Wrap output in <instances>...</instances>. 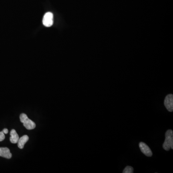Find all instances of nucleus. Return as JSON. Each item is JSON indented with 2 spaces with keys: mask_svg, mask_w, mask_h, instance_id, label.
<instances>
[{
  "mask_svg": "<svg viewBox=\"0 0 173 173\" xmlns=\"http://www.w3.org/2000/svg\"><path fill=\"white\" fill-rule=\"evenodd\" d=\"M163 148L167 151L173 149V131L171 129L168 130L166 133V139L163 144Z\"/></svg>",
  "mask_w": 173,
  "mask_h": 173,
  "instance_id": "f257e3e1",
  "label": "nucleus"
},
{
  "mask_svg": "<svg viewBox=\"0 0 173 173\" xmlns=\"http://www.w3.org/2000/svg\"><path fill=\"white\" fill-rule=\"evenodd\" d=\"M20 120L23 126L28 130H32L36 127V124L33 121L29 119L25 114H21L20 115Z\"/></svg>",
  "mask_w": 173,
  "mask_h": 173,
  "instance_id": "f03ea898",
  "label": "nucleus"
},
{
  "mask_svg": "<svg viewBox=\"0 0 173 173\" xmlns=\"http://www.w3.org/2000/svg\"><path fill=\"white\" fill-rule=\"evenodd\" d=\"M164 106L169 112H172L173 111V95L168 94L165 98L164 101Z\"/></svg>",
  "mask_w": 173,
  "mask_h": 173,
  "instance_id": "7ed1b4c3",
  "label": "nucleus"
},
{
  "mask_svg": "<svg viewBox=\"0 0 173 173\" xmlns=\"http://www.w3.org/2000/svg\"><path fill=\"white\" fill-rule=\"evenodd\" d=\"M53 14L52 13H46L44 14L43 18V24L46 27H50L52 26L53 24Z\"/></svg>",
  "mask_w": 173,
  "mask_h": 173,
  "instance_id": "20e7f679",
  "label": "nucleus"
},
{
  "mask_svg": "<svg viewBox=\"0 0 173 173\" xmlns=\"http://www.w3.org/2000/svg\"><path fill=\"white\" fill-rule=\"evenodd\" d=\"M139 147L141 152H143L144 155H145L146 156H152V151L150 148H149V146L146 144L141 142V143H139Z\"/></svg>",
  "mask_w": 173,
  "mask_h": 173,
  "instance_id": "39448f33",
  "label": "nucleus"
},
{
  "mask_svg": "<svg viewBox=\"0 0 173 173\" xmlns=\"http://www.w3.org/2000/svg\"><path fill=\"white\" fill-rule=\"evenodd\" d=\"M0 156L6 159H10L12 156V155L8 148H0Z\"/></svg>",
  "mask_w": 173,
  "mask_h": 173,
  "instance_id": "423d86ee",
  "label": "nucleus"
},
{
  "mask_svg": "<svg viewBox=\"0 0 173 173\" xmlns=\"http://www.w3.org/2000/svg\"><path fill=\"white\" fill-rule=\"evenodd\" d=\"M10 140L11 143L13 144L17 143L18 141L19 136L17 133V131L14 129H12L10 132Z\"/></svg>",
  "mask_w": 173,
  "mask_h": 173,
  "instance_id": "0eeeda50",
  "label": "nucleus"
},
{
  "mask_svg": "<svg viewBox=\"0 0 173 173\" xmlns=\"http://www.w3.org/2000/svg\"><path fill=\"white\" fill-rule=\"evenodd\" d=\"M29 139V136H27V135L23 136L20 138L19 139L18 141V143H17L18 148L21 149H23L26 143L28 141Z\"/></svg>",
  "mask_w": 173,
  "mask_h": 173,
  "instance_id": "6e6552de",
  "label": "nucleus"
},
{
  "mask_svg": "<svg viewBox=\"0 0 173 173\" xmlns=\"http://www.w3.org/2000/svg\"><path fill=\"white\" fill-rule=\"evenodd\" d=\"M133 168L130 166H127L125 167L123 170V173H133L134 172Z\"/></svg>",
  "mask_w": 173,
  "mask_h": 173,
  "instance_id": "1a4fd4ad",
  "label": "nucleus"
},
{
  "mask_svg": "<svg viewBox=\"0 0 173 173\" xmlns=\"http://www.w3.org/2000/svg\"><path fill=\"white\" fill-rule=\"evenodd\" d=\"M5 133L2 131L0 132V141H3L5 139Z\"/></svg>",
  "mask_w": 173,
  "mask_h": 173,
  "instance_id": "9d476101",
  "label": "nucleus"
},
{
  "mask_svg": "<svg viewBox=\"0 0 173 173\" xmlns=\"http://www.w3.org/2000/svg\"><path fill=\"white\" fill-rule=\"evenodd\" d=\"M2 131L5 133V134H6L8 133V130L7 128H5V129H3V131Z\"/></svg>",
  "mask_w": 173,
  "mask_h": 173,
  "instance_id": "9b49d317",
  "label": "nucleus"
}]
</instances>
